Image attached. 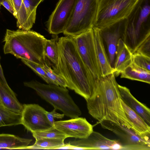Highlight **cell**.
Segmentation results:
<instances>
[{
  "label": "cell",
  "mask_w": 150,
  "mask_h": 150,
  "mask_svg": "<svg viewBox=\"0 0 150 150\" xmlns=\"http://www.w3.org/2000/svg\"><path fill=\"white\" fill-rule=\"evenodd\" d=\"M118 85L114 73L98 80L91 96L86 100L88 112L99 122L109 121L131 128L122 105Z\"/></svg>",
  "instance_id": "1"
},
{
  "label": "cell",
  "mask_w": 150,
  "mask_h": 150,
  "mask_svg": "<svg viewBox=\"0 0 150 150\" xmlns=\"http://www.w3.org/2000/svg\"><path fill=\"white\" fill-rule=\"evenodd\" d=\"M58 46V63L53 66V69L64 79L67 88L86 100L91 96L93 88L73 38L66 36L59 38Z\"/></svg>",
  "instance_id": "2"
},
{
  "label": "cell",
  "mask_w": 150,
  "mask_h": 150,
  "mask_svg": "<svg viewBox=\"0 0 150 150\" xmlns=\"http://www.w3.org/2000/svg\"><path fill=\"white\" fill-rule=\"evenodd\" d=\"M46 39L44 36L33 30L7 29L3 40L4 53L43 66L47 63L44 53Z\"/></svg>",
  "instance_id": "3"
},
{
  "label": "cell",
  "mask_w": 150,
  "mask_h": 150,
  "mask_svg": "<svg viewBox=\"0 0 150 150\" xmlns=\"http://www.w3.org/2000/svg\"><path fill=\"white\" fill-rule=\"evenodd\" d=\"M126 18L121 38L133 53L150 37V0H138Z\"/></svg>",
  "instance_id": "4"
},
{
  "label": "cell",
  "mask_w": 150,
  "mask_h": 150,
  "mask_svg": "<svg viewBox=\"0 0 150 150\" xmlns=\"http://www.w3.org/2000/svg\"><path fill=\"white\" fill-rule=\"evenodd\" d=\"M24 85L34 90L37 94L71 118L79 117L81 112L69 93L67 87L52 84H45L37 81H25Z\"/></svg>",
  "instance_id": "5"
},
{
  "label": "cell",
  "mask_w": 150,
  "mask_h": 150,
  "mask_svg": "<svg viewBox=\"0 0 150 150\" xmlns=\"http://www.w3.org/2000/svg\"><path fill=\"white\" fill-rule=\"evenodd\" d=\"M99 0H77L71 18L63 32L75 37L92 28Z\"/></svg>",
  "instance_id": "6"
},
{
  "label": "cell",
  "mask_w": 150,
  "mask_h": 150,
  "mask_svg": "<svg viewBox=\"0 0 150 150\" xmlns=\"http://www.w3.org/2000/svg\"><path fill=\"white\" fill-rule=\"evenodd\" d=\"M72 37L93 90L96 82L102 76L96 52L93 28Z\"/></svg>",
  "instance_id": "7"
},
{
  "label": "cell",
  "mask_w": 150,
  "mask_h": 150,
  "mask_svg": "<svg viewBox=\"0 0 150 150\" xmlns=\"http://www.w3.org/2000/svg\"><path fill=\"white\" fill-rule=\"evenodd\" d=\"M138 0H99L93 27L100 28L126 18Z\"/></svg>",
  "instance_id": "8"
},
{
  "label": "cell",
  "mask_w": 150,
  "mask_h": 150,
  "mask_svg": "<svg viewBox=\"0 0 150 150\" xmlns=\"http://www.w3.org/2000/svg\"><path fill=\"white\" fill-rule=\"evenodd\" d=\"M21 124L32 133L49 130L54 127L48 120L47 111L38 104H24Z\"/></svg>",
  "instance_id": "9"
},
{
  "label": "cell",
  "mask_w": 150,
  "mask_h": 150,
  "mask_svg": "<svg viewBox=\"0 0 150 150\" xmlns=\"http://www.w3.org/2000/svg\"><path fill=\"white\" fill-rule=\"evenodd\" d=\"M77 0H59L47 22L50 33L57 35L63 33Z\"/></svg>",
  "instance_id": "10"
},
{
  "label": "cell",
  "mask_w": 150,
  "mask_h": 150,
  "mask_svg": "<svg viewBox=\"0 0 150 150\" xmlns=\"http://www.w3.org/2000/svg\"><path fill=\"white\" fill-rule=\"evenodd\" d=\"M127 18L98 28L102 38L110 64L113 68L118 40L126 26Z\"/></svg>",
  "instance_id": "11"
},
{
  "label": "cell",
  "mask_w": 150,
  "mask_h": 150,
  "mask_svg": "<svg viewBox=\"0 0 150 150\" xmlns=\"http://www.w3.org/2000/svg\"><path fill=\"white\" fill-rule=\"evenodd\" d=\"M104 129L112 132L124 141L123 149H150V142L138 136L131 128L118 125L111 121L100 122Z\"/></svg>",
  "instance_id": "12"
},
{
  "label": "cell",
  "mask_w": 150,
  "mask_h": 150,
  "mask_svg": "<svg viewBox=\"0 0 150 150\" xmlns=\"http://www.w3.org/2000/svg\"><path fill=\"white\" fill-rule=\"evenodd\" d=\"M54 127L67 138L81 139L88 137L93 132V127L85 118L79 117L54 122Z\"/></svg>",
  "instance_id": "13"
},
{
  "label": "cell",
  "mask_w": 150,
  "mask_h": 150,
  "mask_svg": "<svg viewBox=\"0 0 150 150\" xmlns=\"http://www.w3.org/2000/svg\"><path fill=\"white\" fill-rule=\"evenodd\" d=\"M68 144L71 146L81 148L82 150H122L123 148L120 141L109 139L93 131L87 137L71 141Z\"/></svg>",
  "instance_id": "14"
},
{
  "label": "cell",
  "mask_w": 150,
  "mask_h": 150,
  "mask_svg": "<svg viewBox=\"0 0 150 150\" xmlns=\"http://www.w3.org/2000/svg\"><path fill=\"white\" fill-rule=\"evenodd\" d=\"M43 0H23L16 18L18 29L30 30L35 22L37 7Z\"/></svg>",
  "instance_id": "15"
},
{
  "label": "cell",
  "mask_w": 150,
  "mask_h": 150,
  "mask_svg": "<svg viewBox=\"0 0 150 150\" xmlns=\"http://www.w3.org/2000/svg\"><path fill=\"white\" fill-rule=\"evenodd\" d=\"M121 103L131 129L141 138L150 142V126L140 116L125 104L122 100Z\"/></svg>",
  "instance_id": "16"
},
{
  "label": "cell",
  "mask_w": 150,
  "mask_h": 150,
  "mask_svg": "<svg viewBox=\"0 0 150 150\" xmlns=\"http://www.w3.org/2000/svg\"><path fill=\"white\" fill-rule=\"evenodd\" d=\"M118 86L122 100L150 126V109L138 100L132 95L129 88L119 84Z\"/></svg>",
  "instance_id": "17"
},
{
  "label": "cell",
  "mask_w": 150,
  "mask_h": 150,
  "mask_svg": "<svg viewBox=\"0 0 150 150\" xmlns=\"http://www.w3.org/2000/svg\"><path fill=\"white\" fill-rule=\"evenodd\" d=\"M95 49L101 70L102 77L114 73L105 50L103 41L98 28H93Z\"/></svg>",
  "instance_id": "18"
},
{
  "label": "cell",
  "mask_w": 150,
  "mask_h": 150,
  "mask_svg": "<svg viewBox=\"0 0 150 150\" xmlns=\"http://www.w3.org/2000/svg\"><path fill=\"white\" fill-rule=\"evenodd\" d=\"M132 53L120 38L118 40L113 67L114 73L117 76L132 62Z\"/></svg>",
  "instance_id": "19"
},
{
  "label": "cell",
  "mask_w": 150,
  "mask_h": 150,
  "mask_svg": "<svg viewBox=\"0 0 150 150\" xmlns=\"http://www.w3.org/2000/svg\"><path fill=\"white\" fill-rule=\"evenodd\" d=\"M0 104L15 112L22 114L23 105L19 102L7 83H0Z\"/></svg>",
  "instance_id": "20"
},
{
  "label": "cell",
  "mask_w": 150,
  "mask_h": 150,
  "mask_svg": "<svg viewBox=\"0 0 150 150\" xmlns=\"http://www.w3.org/2000/svg\"><path fill=\"white\" fill-rule=\"evenodd\" d=\"M32 141L13 134H0V149H27Z\"/></svg>",
  "instance_id": "21"
},
{
  "label": "cell",
  "mask_w": 150,
  "mask_h": 150,
  "mask_svg": "<svg viewBox=\"0 0 150 150\" xmlns=\"http://www.w3.org/2000/svg\"><path fill=\"white\" fill-rule=\"evenodd\" d=\"M120 74L121 78L150 83V71L138 66L132 62Z\"/></svg>",
  "instance_id": "22"
},
{
  "label": "cell",
  "mask_w": 150,
  "mask_h": 150,
  "mask_svg": "<svg viewBox=\"0 0 150 150\" xmlns=\"http://www.w3.org/2000/svg\"><path fill=\"white\" fill-rule=\"evenodd\" d=\"M21 114L15 112L0 104V127L21 124Z\"/></svg>",
  "instance_id": "23"
},
{
  "label": "cell",
  "mask_w": 150,
  "mask_h": 150,
  "mask_svg": "<svg viewBox=\"0 0 150 150\" xmlns=\"http://www.w3.org/2000/svg\"><path fill=\"white\" fill-rule=\"evenodd\" d=\"M64 140L55 138H44L36 139L33 145L29 146L27 149H58L64 146Z\"/></svg>",
  "instance_id": "24"
},
{
  "label": "cell",
  "mask_w": 150,
  "mask_h": 150,
  "mask_svg": "<svg viewBox=\"0 0 150 150\" xmlns=\"http://www.w3.org/2000/svg\"><path fill=\"white\" fill-rule=\"evenodd\" d=\"M59 38L57 35L51 39H47L44 43V53L45 57L47 58L54 65L56 66L58 63V41Z\"/></svg>",
  "instance_id": "25"
},
{
  "label": "cell",
  "mask_w": 150,
  "mask_h": 150,
  "mask_svg": "<svg viewBox=\"0 0 150 150\" xmlns=\"http://www.w3.org/2000/svg\"><path fill=\"white\" fill-rule=\"evenodd\" d=\"M32 134L35 139L44 138H55L64 140L67 138L66 135L54 127L49 130L33 133Z\"/></svg>",
  "instance_id": "26"
},
{
  "label": "cell",
  "mask_w": 150,
  "mask_h": 150,
  "mask_svg": "<svg viewBox=\"0 0 150 150\" xmlns=\"http://www.w3.org/2000/svg\"><path fill=\"white\" fill-rule=\"evenodd\" d=\"M22 62L39 76L47 84L52 83L47 76L43 66L36 62L25 59H21Z\"/></svg>",
  "instance_id": "27"
},
{
  "label": "cell",
  "mask_w": 150,
  "mask_h": 150,
  "mask_svg": "<svg viewBox=\"0 0 150 150\" xmlns=\"http://www.w3.org/2000/svg\"><path fill=\"white\" fill-rule=\"evenodd\" d=\"M43 67L53 84L67 87V84L64 79L56 73L47 63L43 65Z\"/></svg>",
  "instance_id": "28"
},
{
  "label": "cell",
  "mask_w": 150,
  "mask_h": 150,
  "mask_svg": "<svg viewBox=\"0 0 150 150\" xmlns=\"http://www.w3.org/2000/svg\"><path fill=\"white\" fill-rule=\"evenodd\" d=\"M132 62L138 66L150 71V57L134 52L132 55Z\"/></svg>",
  "instance_id": "29"
},
{
  "label": "cell",
  "mask_w": 150,
  "mask_h": 150,
  "mask_svg": "<svg viewBox=\"0 0 150 150\" xmlns=\"http://www.w3.org/2000/svg\"><path fill=\"white\" fill-rule=\"evenodd\" d=\"M134 52L141 54L150 57V37L146 39Z\"/></svg>",
  "instance_id": "30"
},
{
  "label": "cell",
  "mask_w": 150,
  "mask_h": 150,
  "mask_svg": "<svg viewBox=\"0 0 150 150\" xmlns=\"http://www.w3.org/2000/svg\"><path fill=\"white\" fill-rule=\"evenodd\" d=\"M56 109L54 108L53 110L50 112H48L47 111L46 112L47 118L53 127L54 122V119H62L64 117V115L63 113L60 114L57 112L56 111Z\"/></svg>",
  "instance_id": "31"
},
{
  "label": "cell",
  "mask_w": 150,
  "mask_h": 150,
  "mask_svg": "<svg viewBox=\"0 0 150 150\" xmlns=\"http://www.w3.org/2000/svg\"><path fill=\"white\" fill-rule=\"evenodd\" d=\"M15 12L16 18L17 14L23 2V0H9Z\"/></svg>",
  "instance_id": "32"
},
{
  "label": "cell",
  "mask_w": 150,
  "mask_h": 150,
  "mask_svg": "<svg viewBox=\"0 0 150 150\" xmlns=\"http://www.w3.org/2000/svg\"><path fill=\"white\" fill-rule=\"evenodd\" d=\"M1 5L6 8L16 18L15 12L9 0H3Z\"/></svg>",
  "instance_id": "33"
},
{
  "label": "cell",
  "mask_w": 150,
  "mask_h": 150,
  "mask_svg": "<svg viewBox=\"0 0 150 150\" xmlns=\"http://www.w3.org/2000/svg\"><path fill=\"white\" fill-rule=\"evenodd\" d=\"M0 83H7L4 75L2 68L1 64L0 62Z\"/></svg>",
  "instance_id": "34"
},
{
  "label": "cell",
  "mask_w": 150,
  "mask_h": 150,
  "mask_svg": "<svg viewBox=\"0 0 150 150\" xmlns=\"http://www.w3.org/2000/svg\"><path fill=\"white\" fill-rule=\"evenodd\" d=\"M3 0H0V8H1V2Z\"/></svg>",
  "instance_id": "35"
}]
</instances>
